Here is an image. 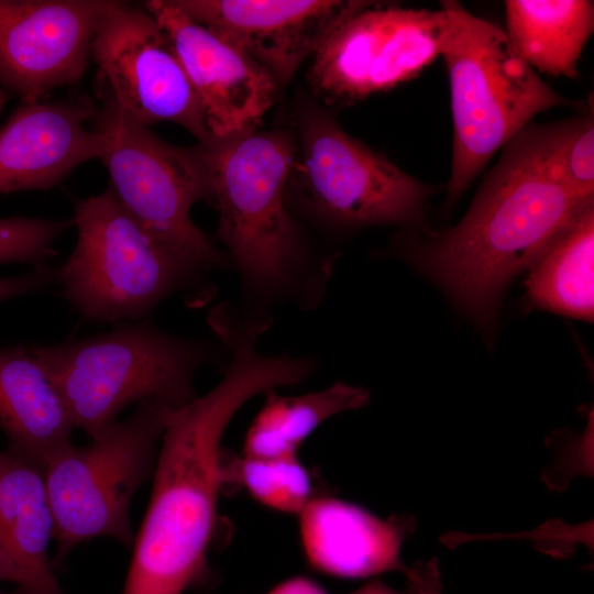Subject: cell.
I'll return each mask as SVG.
<instances>
[{"mask_svg": "<svg viewBox=\"0 0 594 594\" xmlns=\"http://www.w3.org/2000/svg\"><path fill=\"white\" fill-rule=\"evenodd\" d=\"M68 413L74 429L96 437L130 405L182 406L197 395V371L217 348L157 328L148 318L52 344H31Z\"/></svg>", "mask_w": 594, "mask_h": 594, "instance_id": "cell-3", "label": "cell"}, {"mask_svg": "<svg viewBox=\"0 0 594 594\" xmlns=\"http://www.w3.org/2000/svg\"><path fill=\"white\" fill-rule=\"evenodd\" d=\"M107 0H0V85L21 102L80 81Z\"/></svg>", "mask_w": 594, "mask_h": 594, "instance_id": "cell-12", "label": "cell"}, {"mask_svg": "<svg viewBox=\"0 0 594 594\" xmlns=\"http://www.w3.org/2000/svg\"><path fill=\"white\" fill-rule=\"evenodd\" d=\"M265 594H327V592L309 578L295 576L280 582Z\"/></svg>", "mask_w": 594, "mask_h": 594, "instance_id": "cell-26", "label": "cell"}, {"mask_svg": "<svg viewBox=\"0 0 594 594\" xmlns=\"http://www.w3.org/2000/svg\"><path fill=\"white\" fill-rule=\"evenodd\" d=\"M87 97L21 102L0 128V194L47 190L105 151Z\"/></svg>", "mask_w": 594, "mask_h": 594, "instance_id": "cell-15", "label": "cell"}, {"mask_svg": "<svg viewBox=\"0 0 594 594\" xmlns=\"http://www.w3.org/2000/svg\"><path fill=\"white\" fill-rule=\"evenodd\" d=\"M222 484H235L263 506L299 514L312 496L311 480L297 454L275 458L223 457Z\"/></svg>", "mask_w": 594, "mask_h": 594, "instance_id": "cell-22", "label": "cell"}, {"mask_svg": "<svg viewBox=\"0 0 594 594\" xmlns=\"http://www.w3.org/2000/svg\"><path fill=\"white\" fill-rule=\"evenodd\" d=\"M210 197L219 213L218 238L246 287L262 296L299 289L308 270L285 204L297 150L283 131H252L199 142Z\"/></svg>", "mask_w": 594, "mask_h": 594, "instance_id": "cell-4", "label": "cell"}, {"mask_svg": "<svg viewBox=\"0 0 594 594\" xmlns=\"http://www.w3.org/2000/svg\"><path fill=\"white\" fill-rule=\"evenodd\" d=\"M548 133L551 155L564 184L581 198L593 200V116L548 125Z\"/></svg>", "mask_w": 594, "mask_h": 594, "instance_id": "cell-23", "label": "cell"}, {"mask_svg": "<svg viewBox=\"0 0 594 594\" xmlns=\"http://www.w3.org/2000/svg\"><path fill=\"white\" fill-rule=\"evenodd\" d=\"M101 92L92 125L103 135L99 160L123 208L151 238L201 272L226 263L190 217L191 207L210 197L200 144L164 141L130 118L103 86Z\"/></svg>", "mask_w": 594, "mask_h": 594, "instance_id": "cell-7", "label": "cell"}, {"mask_svg": "<svg viewBox=\"0 0 594 594\" xmlns=\"http://www.w3.org/2000/svg\"><path fill=\"white\" fill-rule=\"evenodd\" d=\"M77 241L57 266V285L85 321L146 319L165 299L182 294L189 305L209 296L205 274L151 238L112 188L74 200Z\"/></svg>", "mask_w": 594, "mask_h": 594, "instance_id": "cell-6", "label": "cell"}, {"mask_svg": "<svg viewBox=\"0 0 594 594\" xmlns=\"http://www.w3.org/2000/svg\"><path fill=\"white\" fill-rule=\"evenodd\" d=\"M594 207L582 210L530 268L529 299L549 311L593 320Z\"/></svg>", "mask_w": 594, "mask_h": 594, "instance_id": "cell-20", "label": "cell"}, {"mask_svg": "<svg viewBox=\"0 0 594 594\" xmlns=\"http://www.w3.org/2000/svg\"><path fill=\"white\" fill-rule=\"evenodd\" d=\"M169 38L213 139L252 132L272 107L277 81L246 52L195 22L172 0L143 6Z\"/></svg>", "mask_w": 594, "mask_h": 594, "instance_id": "cell-13", "label": "cell"}, {"mask_svg": "<svg viewBox=\"0 0 594 594\" xmlns=\"http://www.w3.org/2000/svg\"><path fill=\"white\" fill-rule=\"evenodd\" d=\"M553 162L547 127H527L508 144L460 222L409 250L414 263L484 327L502 293L530 270L586 207Z\"/></svg>", "mask_w": 594, "mask_h": 594, "instance_id": "cell-2", "label": "cell"}, {"mask_svg": "<svg viewBox=\"0 0 594 594\" xmlns=\"http://www.w3.org/2000/svg\"><path fill=\"white\" fill-rule=\"evenodd\" d=\"M9 98L10 94L0 85V114Z\"/></svg>", "mask_w": 594, "mask_h": 594, "instance_id": "cell-29", "label": "cell"}, {"mask_svg": "<svg viewBox=\"0 0 594 594\" xmlns=\"http://www.w3.org/2000/svg\"><path fill=\"white\" fill-rule=\"evenodd\" d=\"M298 515L304 554L315 570L345 579L404 570L400 519H382L326 496L312 497Z\"/></svg>", "mask_w": 594, "mask_h": 594, "instance_id": "cell-16", "label": "cell"}, {"mask_svg": "<svg viewBox=\"0 0 594 594\" xmlns=\"http://www.w3.org/2000/svg\"><path fill=\"white\" fill-rule=\"evenodd\" d=\"M90 59L98 66L102 86L136 122L146 127L172 122L199 142L211 139L169 38L144 7L107 0Z\"/></svg>", "mask_w": 594, "mask_h": 594, "instance_id": "cell-11", "label": "cell"}, {"mask_svg": "<svg viewBox=\"0 0 594 594\" xmlns=\"http://www.w3.org/2000/svg\"><path fill=\"white\" fill-rule=\"evenodd\" d=\"M0 581L12 582L16 587L21 583L20 573L10 558L0 548Z\"/></svg>", "mask_w": 594, "mask_h": 594, "instance_id": "cell-27", "label": "cell"}, {"mask_svg": "<svg viewBox=\"0 0 594 594\" xmlns=\"http://www.w3.org/2000/svg\"><path fill=\"white\" fill-rule=\"evenodd\" d=\"M252 421L244 439L243 453L254 458L297 454L300 444L330 417L367 403L361 387L344 383L298 396H280L274 389Z\"/></svg>", "mask_w": 594, "mask_h": 594, "instance_id": "cell-21", "label": "cell"}, {"mask_svg": "<svg viewBox=\"0 0 594 594\" xmlns=\"http://www.w3.org/2000/svg\"><path fill=\"white\" fill-rule=\"evenodd\" d=\"M260 333L243 322L222 326L218 338L230 354L224 375L205 395L169 409L122 594H184L207 580V551L223 486L222 435L249 399L308 374L301 358L262 354Z\"/></svg>", "mask_w": 594, "mask_h": 594, "instance_id": "cell-1", "label": "cell"}, {"mask_svg": "<svg viewBox=\"0 0 594 594\" xmlns=\"http://www.w3.org/2000/svg\"><path fill=\"white\" fill-rule=\"evenodd\" d=\"M169 409L152 402L136 405L128 418L84 447L72 444L45 468L57 542L53 566L91 538L133 546L131 502L153 474Z\"/></svg>", "mask_w": 594, "mask_h": 594, "instance_id": "cell-8", "label": "cell"}, {"mask_svg": "<svg viewBox=\"0 0 594 594\" xmlns=\"http://www.w3.org/2000/svg\"><path fill=\"white\" fill-rule=\"evenodd\" d=\"M506 35L532 69L573 78L594 30V4L587 0H507Z\"/></svg>", "mask_w": 594, "mask_h": 594, "instance_id": "cell-19", "label": "cell"}, {"mask_svg": "<svg viewBox=\"0 0 594 594\" xmlns=\"http://www.w3.org/2000/svg\"><path fill=\"white\" fill-rule=\"evenodd\" d=\"M0 430L10 452L43 472L72 446L68 413L31 344L0 348Z\"/></svg>", "mask_w": 594, "mask_h": 594, "instance_id": "cell-17", "label": "cell"}, {"mask_svg": "<svg viewBox=\"0 0 594 594\" xmlns=\"http://www.w3.org/2000/svg\"><path fill=\"white\" fill-rule=\"evenodd\" d=\"M351 594H400L380 580L372 581Z\"/></svg>", "mask_w": 594, "mask_h": 594, "instance_id": "cell-28", "label": "cell"}, {"mask_svg": "<svg viewBox=\"0 0 594 594\" xmlns=\"http://www.w3.org/2000/svg\"><path fill=\"white\" fill-rule=\"evenodd\" d=\"M0 594H2V593H0Z\"/></svg>", "mask_w": 594, "mask_h": 594, "instance_id": "cell-30", "label": "cell"}, {"mask_svg": "<svg viewBox=\"0 0 594 594\" xmlns=\"http://www.w3.org/2000/svg\"><path fill=\"white\" fill-rule=\"evenodd\" d=\"M293 169L300 201L330 222L425 226L430 187L349 135L322 112L305 117Z\"/></svg>", "mask_w": 594, "mask_h": 594, "instance_id": "cell-9", "label": "cell"}, {"mask_svg": "<svg viewBox=\"0 0 594 594\" xmlns=\"http://www.w3.org/2000/svg\"><path fill=\"white\" fill-rule=\"evenodd\" d=\"M441 8L448 16L441 57L454 130L448 199L454 200L536 116L574 102L519 57L504 30L458 1H441Z\"/></svg>", "mask_w": 594, "mask_h": 594, "instance_id": "cell-5", "label": "cell"}, {"mask_svg": "<svg viewBox=\"0 0 594 594\" xmlns=\"http://www.w3.org/2000/svg\"><path fill=\"white\" fill-rule=\"evenodd\" d=\"M195 22L246 52L277 81L290 80L364 1L172 0Z\"/></svg>", "mask_w": 594, "mask_h": 594, "instance_id": "cell-14", "label": "cell"}, {"mask_svg": "<svg viewBox=\"0 0 594 594\" xmlns=\"http://www.w3.org/2000/svg\"><path fill=\"white\" fill-rule=\"evenodd\" d=\"M54 518L44 472L0 451V548L16 566L19 594H66L48 560Z\"/></svg>", "mask_w": 594, "mask_h": 594, "instance_id": "cell-18", "label": "cell"}, {"mask_svg": "<svg viewBox=\"0 0 594 594\" xmlns=\"http://www.w3.org/2000/svg\"><path fill=\"white\" fill-rule=\"evenodd\" d=\"M446 11L364 1L312 56L309 80L323 99L350 103L407 81L441 56Z\"/></svg>", "mask_w": 594, "mask_h": 594, "instance_id": "cell-10", "label": "cell"}, {"mask_svg": "<svg viewBox=\"0 0 594 594\" xmlns=\"http://www.w3.org/2000/svg\"><path fill=\"white\" fill-rule=\"evenodd\" d=\"M57 284V266L32 268L21 275L0 276V302L33 294Z\"/></svg>", "mask_w": 594, "mask_h": 594, "instance_id": "cell-25", "label": "cell"}, {"mask_svg": "<svg viewBox=\"0 0 594 594\" xmlns=\"http://www.w3.org/2000/svg\"><path fill=\"white\" fill-rule=\"evenodd\" d=\"M74 226L73 219L0 218V264L48 265L53 244Z\"/></svg>", "mask_w": 594, "mask_h": 594, "instance_id": "cell-24", "label": "cell"}]
</instances>
